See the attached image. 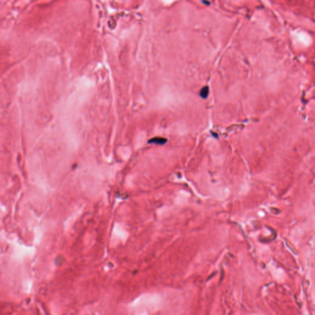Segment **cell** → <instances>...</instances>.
<instances>
[{"instance_id": "2", "label": "cell", "mask_w": 315, "mask_h": 315, "mask_svg": "<svg viewBox=\"0 0 315 315\" xmlns=\"http://www.w3.org/2000/svg\"><path fill=\"white\" fill-rule=\"evenodd\" d=\"M151 142H153L154 143L158 142L159 143H163L165 142L166 139H163V138H154V139L151 140Z\"/></svg>"}, {"instance_id": "1", "label": "cell", "mask_w": 315, "mask_h": 315, "mask_svg": "<svg viewBox=\"0 0 315 315\" xmlns=\"http://www.w3.org/2000/svg\"><path fill=\"white\" fill-rule=\"evenodd\" d=\"M209 87L204 86L201 89V91H200L199 95L202 98H203V99H206V98L209 95Z\"/></svg>"}]
</instances>
